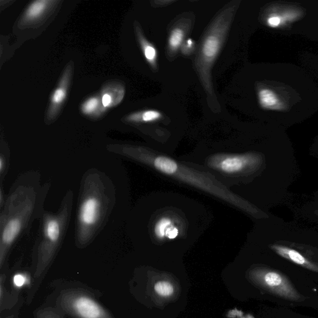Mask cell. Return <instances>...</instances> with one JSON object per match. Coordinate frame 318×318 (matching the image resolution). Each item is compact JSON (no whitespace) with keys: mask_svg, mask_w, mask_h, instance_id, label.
<instances>
[{"mask_svg":"<svg viewBox=\"0 0 318 318\" xmlns=\"http://www.w3.org/2000/svg\"><path fill=\"white\" fill-rule=\"evenodd\" d=\"M253 157L247 154H218L208 162L211 168L227 174H238L245 171L253 164Z\"/></svg>","mask_w":318,"mask_h":318,"instance_id":"4","label":"cell"},{"mask_svg":"<svg viewBox=\"0 0 318 318\" xmlns=\"http://www.w3.org/2000/svg\"><path fill=\"white\" fill-rule=\"evenodd\" d=\"M184 32L182 29L177 28L172 30L169 38V45L172 51H176L180 47L183 42Z\"/></svg>","mask_w":318,"mask_h":318,"instance_id":"13","label":"cell"},{"mask_svg":"<svg viewBox=\"0 0 318 318\" xmlns=\"http://www.w3.org/2000/svg\"><path fill=\"white\" fill-rule=\"evenodd\" d=\"M115 189L110 179L96 169L84 175L80 191L76 239L86 246L96 238L114 208Z\"/></svg>","mask_w":318,"mask_h":318,"instance_id":"1","label":"cell"},{"mask_svg":"<svg viewBox=\"0 0 318 318\" xmlns=\"http://www.w3.org/2000/svg\"><path fill=\"white\" fill-rule=\"evenodd\" d=\"M66 94H67V90H66L64 86L61 85L58 89H56L53 95H52V105L56 108L59 104L62 103L65 99Z\"/></svg>","mask_w":318,"mask_h":318,"instance_id":"15","label":"cell"},{"mask_svg":"<svg viewBox=\"0 0 318 318\" xmlns=\"http://www.w3.org/2000/svg\"><path fill=\"white\" fill-rule=\"evenodd\" d=\"M272 248L283 258L306 269L318 272V266L317 265L313 264L295 250L285 246H277V245H274L272 246Z\"/></svg>","mask_w":318,"mask_h":318,"instance_id":"9","label":"cell"},{"mask_svg":"<svg viewBox=\"0 0 318 318\" xmlns=\"http://www.w3.org/2000/svg\"><path fill=\"white\" fill-rule=\"evenodd\" d=\"M111 101H112V99H111V95L109 94H105L103 95L102 97V104L104 107H108L110 106L111 104Z\"/></svg>","mask_w":318,"mask_h":318,"instance_id":"22","label":"cell"},{"mask_svg":"<svg viewBox=\"0 0 318 318\" xmlns=\"http://www.w3.org/2000/svg\"><path fill=\"white\" fill-rule=\"evenodd\" d=\"M258 97L260 106L264 110L281 111L285 108L279 95L270 88H261L258 90Z\"/></svg>","mask_w":318,"mask_h":318,"instance_id":"8","label":"cell"},{"mask_svg":"<svg viewBox=\"0 0 318 318\" xmlns=\"http://www.w3.org/2000/svg\"><path fill=\"white\" fill-rule=\"evenodd\" d=\"M180 230L170 217L159 218L154 227V233L159 239H174L178 237Z\"/></svg>","mask_w":318,"mask_h":318,"instance_id":"7","label":"cell"},{"mask_svg":"<svg viewBox=\"0 0 318 318\" xmlns=\"http://www.w3.org/2000/svg\"><path fill=\"white\" fill-rule=\"evenodd\" d=\"M162 117V115L158 111L147 110L141 113L140 122H150L158 121Z\"/></svg>","mask_w":318,"mask_h":318,"instance_id":"16","label":"cell"},{"mask_svg":"<svg viewBox=\"0 0 318 318\" xmlns=\"http://www.w3.org/2000/svg\"><path fill=\"white\" fill-rule=\"evenodd\" d=\"M194 43L193 40H191V39H188L185 45H184L183 48V53L185 54H189L191 51H192L193 47H194Z\"/></svg>","mask_w":318,"mask_h":318,"instance_id":"21","label":"cell"},{"mask_svg":"<svg viewBox=\"0 0 318 318\" xmlns=\"http://www.w3.org/2000/svg\"><path fill=\"white\" fill-rule=\"evenodd\" d=\"M74 308L81 318H100L103 315L100 306L87 297L77 298L74 301Z\"/></svg>","mask_w":318,"mask_h":318,"instance_id":"6","label":"cell"},{"mask_svg":"<svg viewBox=\"0 0 318 318\" xmlns=\"http://www.w3.org/2000/svg\"><path fill=\"white\" fill-rule=\"evenodd\" d=\"M113 151L146 163L161 173L210 193L247 212H256L251 204L233 194L210 175L190 169L169 157L152 153L148 149L141 147L123 146Z\"/></svg>","mask_w":318,"mask_h":318,"instance_id":"3","label":"cell"},{"mask_svg":"<svg viewBox=\"0 0 318 318\" xmlns=\"http://www.w3.org/2000/svg\"><path fill=\"white\" fill-rule=\"evenodd\" d=\"M221 47V40L217 35L208 36L202 45L201 53L204 60L211 63L217 58Z\"/></svg>","mask_w":318,"mask_h":318,"instance_id":"10","label":"cell"},{"mask_svg":"<svg viewBox=\"0 0 318 318\" xmlns=\"http://www.w3.org/2000/svg\"><path fill=\"white\" fill-rule=\"evenodd\" d=\"M48 3V1L34 2L27 10L26 17L29 20H33L40 17L46 9Z\"/></svg>","mask_w":318,"mask_h":318,"instance_id":"11","label":"cell"},{"mask_svg":"<svg viewBox=\"0 0 318 318\" xmlns=\"http://www.w3.org/2000/svg\"><path fill=\"white\" fill-rule=\"evenodd\" d=\"M262 274L263 285L277 296L292 301L303 300L301 295L283 274L272 270H267Z\"/></svg>","mask_w":318,"mask_h":318,"instance_id":"5","label":"cell"},{"mask_svg":"<svg viewBox=\"0 0 318 318\" xmlns=\"http://www.w3.org/2000/svg\"><path fill=\"white\" fill-rule=\"evenodd\" d=\"M155 290L159 295L163 297H169L174 292L173 286L167 281H159L155 285Z\"/></svg>","mask_w":318,"mask_h":318,"instance_id":"14","label":"cell"},{"mask_svg":"<svg viewBox=\"0 0 318 318\" xmlns=\"http://www.w3.org/2000/svg\"><path fill=\"white\" fill-rule=\"evenodd\" d=\"M49 188L40 186L33 177L21 176L16 181L1 208V253L15 244L32 221L42 217Z\"/></svg>","mask_w":318,"mask_h":318,"instance_id":"2","label":"cell"},{"mask_svg":"<svg viewBox=\"0 0 318 318\" xmlns=\"http://www.w3.org/2000/svg\"><path fill=\"white\" fill-rule=\"evenodd\" d=\"M99 104V99H96V98H92V99H88L83 104L82 111L85 115H90L96 110Z\"/></svg>","mask_w":318,"mask_h":318,"instance_id":"18","label":"cell"},{"mask_svg":"<svg viewBox=\"0 0 318 318\" xmlns=\"http://www.w3.org/2000/svg\"><path fill=\"white\" fill-rule=\"evenodd\" d=\"M9 162H10V154L1 152V155H0V177H1V180L7 173Z\"/></svg>","mask_w":318,"mask_h":318,"instance_id":"17","label":"cell"},{"mask_svg":"<svg viewBox=\"0 0 318 318\" xmlns=\"http://www.w3.org/2000/svg\"><path fill=\"white\" fill-rule=\"evenodd\" d=\"M140 42L145 59H147L150 64L155 67L157 59H158V52H157L155 47L144 39H140Z\"/></svg>","mask_w":318,"mask_h":318,"instance_id":"12","label":"cell"},{"mask_svg":"<svg viewBox=\"0 0 318 318\" xmlns=\"http://www.w3.org/2000/svg\"><path fill=\"white\" fill-rule=\"evenodd\" d=\"M282 19L278 15H271L267 20L268 26L272 28H277L282 24Z\"/></svg>","mask_w":318,"mask_h":318,"instance_id":"19","label":"cell"},{"mask_svg":"<svg viewBox=\"0 0 318 318\" xmlns=\"http://www.w3.org/2000/svg\"><path fill=\"white\" fill-rule=\"evenodd\" d=\"M13 283L15 287L21 288L28 283V279L25 275L18 274L13 278Z\"/></svg>","mask_w":318,"mask_h":318,"instance_id":"20","label":"cell"}]
</instances>
